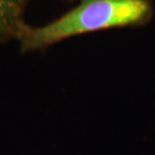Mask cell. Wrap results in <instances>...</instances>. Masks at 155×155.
Segmentation results:
<instances>
[{
	"label": "cell",
	"instance_id": "6da1fadb",
	"mask_svg": "<svg viewBox=\"0 0 155 155\" xmlns=\"http://www.w3.org/2000/svg\"><path fill=\"white\" fill-rule=\"evenodd\" d=\"M153 14L151 0H79L73 9L51 22L40 26L26 23L17 39L19 51L31 54L86 33L145 25Z\"/></svg>",
	"mask_w": 155,
	"mask_h": 155
},
{
	"label": "cell",
	"instance_id": "7a4b0ae2",
	"mask_svg": "<svg viewBox=\"0 0 155 155\" xmlns=\"http://www.w3.org/2000/svg\"><path fill=\"white\" fill-rule=\"evenodd\" d=\"M29 0H0V45L17 41L25 25L24 11Z\"/></svg>",
	"mask_w": 155,
	"mask_h": 155
},
{
	"label": "cell",
	"instance_id": "3957f363",
	"mask_svg": "<svg viewBox=\"0 0 155 155\" xmlns=\"http://www.w3.org/2000/svg\"><path fill=\"white\" fill-rule=\"evenodd\" d=\"M69 1H73V0H69Z\"/></svg>",
	"mask_w": 155,
	"mask_h": 155
}]
</instances>
